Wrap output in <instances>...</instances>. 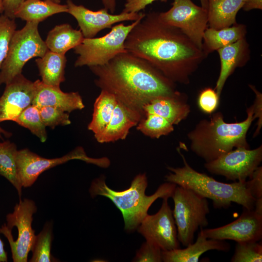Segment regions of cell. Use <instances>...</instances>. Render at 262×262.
Returning a JSON list of instances; mask_svg holds the SVG:
<instances>
[{
  "instance_id": "6da1fadb",
  "label": "cell",
  "mask_w": 262,
  "mask_h": 262,
  "mask_svg": "<svg viewBox=\"0 0 262 262\" xmlns=\"http://www.w3.org/2000/svg\"><path fill=\"white\" fill-rule=\"evenodd\" d=\"M127 51L149 63L175 83L187 84L207 57L180 29L162 22L158 12L147 14L128 34Z\"/></svg>"
},
{
  "instance_id": "7a4b0ae2",
  "label": "cell",
  "mask_w": 262,
  "mask_h": 262,
  "mask_svg": "<svg viewBox=\"0 0 262 262\" xmlns=\"http://www.w3.org/2000/svg\"><path fill=\"white\" fill-rule=\"evenodd\" d=\"M89 68L101 90L113 94L143 116L144 106L152 98L179 92L176 83L146 60L128 51L117 55L104 65Z\"/></svg>"
},
{
  "instance_id": "3957f363",
  "label": "cell",
  "mask_w": 262,
  "mask_h": 262,
  "mask_svg": "<svg viewBox=\"0 0 262 262\" xmlns=\"http://www.w3.org/2000/svg\"><path fill=\"white\" fill-rule=\"evenodd\" d=\"M246 113V119L240 122H226L220 112L213 113L209 120H201L187 134L191 150L209 162L234 147L250 148L246 134L255 119L252 105Z\"/></svg>"
},
{
  "instance_id": "277c9868",
  "label": "cell",
  "mask_w": 262,
  "mask_h": 262,
  "mask_svg": "<svg viewBox=\"0 0 262 262\" xmlns=\"http://www.w3.org/2000/svg\"><path fill=\"white\" fill-rule=\"evenodd\" d=\"M147 186L146 174H139L133 179L128 189L116 191L106 185L105 178L102 176L92 181L89 192L92 198L102 196L111 200L122 213L124 229L131 231L137 229L147 215L149 207L157 199L172 197L177 185L169 182L164 183L151 196L145 194Z\"/></svg>"
},
{
  "instance_id": "5b68a950",
  "label": "cell",
  "mask_w": 262,
  "mask_h": 262,
  "mask_svg": "<svg viewBox=\"0 0 262 262\" xmlns=\"http://www.w3.org/2000/svg\"><path fill=\"white\" fill-rule=\"evenodd\" d=\"M183 162L181 167L168 166L170 171L165 176L166 182L190 189L200 196L213 201L216 209H227L232 203L240 205L249 210L254 209L255 199L244 182L234 181L226 183L218 181L207 174L197 172L187 163L178 150Z\"/></svg>"
},
{
  "instance_id": "8992f818",
  "label": "cell",
  "mask_w": 262,
  "mask_h": 262,
  "mask_svg": "<svg viewBox=\"0 0 262 262\" xmlns=\"http://www.w3.org/2000/svg\"><path fill=\"white\" fill-rule=\"evenodd\" d=\"M38 24L37 22H26L22 29L14 33L0 69V85L8 83L22 74L29 60L42 57L49 50L39 34Z\"/></svg>"
},
{
  "instance_id": "52a82bcc",
  "label": "cell",
  "mask_w": 262,
  "mask_h": 262,
  "mask_svg": "<svg viewBox=\"0 0 262 262\" xmlns=\"http://www.w3.org/2000/svg\"><path fill=\"white\" fill-rule=\"evenodd\" d=\"M171 197L174 203L172 211L178 239L186 247L194 242L195 233L198 228L208 225L207 215L210 209L207 198L177 185Z\"/></svg>"
},
{
  "instance_id": "ba28073f",
  "label": "cell",
  "mask_w": 262,
  "mask_h": 262,
  "mask_svg": "<svg viewBox=\"0 0 262 262\" xmlns=\"http://www.w3.org/2000/svg\"><path fill=\"white\" fill-rule=\"evenodd\" d=\"M37 211L33 200L21 199L15 206L13 212L6 215V224L0 228V233L9 244L14 262H28L36 237L32 223Z\"/></svg>"
},
{
  "instance_id": "9c48e42d",
  "label": "cell",
  "mask_w": 262,
  "mask_h": 262,
  "mask_svg": "<svg viewBox=\"0 0 262 262\" xmlns=\"http://www.w3.org/2000/svg\"><path fill=\"white\" fill-rule=\"evenodd\" d=\"M142 19L128 25L122 23L114 25L110 32L100 37L84 38L82 42L73 49L75 53L78 55L75 66H103L117 55L127 52L124 46L125 40L131 29Z\"/></svg>"
},
{
  "instance_id": "30bf717a",
  "label": "cell",
  "mask_w": 262,
  "mask_h": 262,
  "mask_svg": "<svg viewBox=\"0 0 262 262\" xmlns=\"http://www.w3.org/2000/svg\"><path fill=\"white\" fill-rule=\"evenodd\" d=\"M158 16L164 23L180 29L202 49L203 35L208 28L207 9L192 0H174L169 10L158 12Z\"/></svg>"
},
{
  "instance_id": "8fae6325",
  "label": "cell",
  "mask_w": 262,
  "mask_h": 262,
  "mask_svg": "<svg viewBox=\"0 0 262 262\" xmlns=\"http://www.w3.org/2000/svg\"><path fill=\"white\" fill-rule=\"evenodd\" d=\"M262 161V145L253 149L240 147L206 162L204 167L211 173L224 176L227 180L244 182Z\"/></svg>"
},
{
  "instance_id": "7c38bea8",
  "label": "cell",
  "mask_w": 262,
  "mask_h": 262,
  "mask_svg": "<svg viewBox=\"0 0 262 262\" xmlns=\"http://www.w3.org/2000/svg\"><path fill=\"white\" fill-rule=\"evenodd\" d=\"M74 159L97 165L99 163V159L87 156L82 147H78L62 157L52 159L42 157L28 148L19 150L16 164L21 184L23 187H31L43 172Z\"/></svg>"
},
{
  "instance_id": "4fadbf2b",
  "label": "cell",
  "mask_w": 262,
  "mask_h": 262,
  "mask_svg": "<svg viewBox=\"0 0 262 262\" xmlns=\"http://www.w3.org/2000/svg\"><path fill=\"white\" fill-rule=\"evenodd\" d=\"M163 199L159 211L154 214H147L137 228L138 231L146 241L162 250L180 248L173 211L168 204V198Z\"/></svg>"
},
{
  "instance_id": "5bb4252c",
  "label": "cell",
  "mask_w": 262,
  "mask_h": 262,
  "mask_svg": "<svg viewBox=\"0 0 262 262\" xmlns=\"http://www.w3.org/2000/svg\"><path fill=\"white\" fill-rule=\"evenodd\" d=\"M67 13L77 21L84 38L94 37L98 33L106 28H111L116 23L124 21H136L143 18L142 13H124L113 15L105 8L94 11L82 5H77L71 0H67Z\"/></svg>"
},
{
  "instance_id": "9a60e30c",
  "label": "cell",
  "mask_w": 262,
  "mask_h": 262,
  "mask_svg": "<svg viewBox=\"0 0 262 262\" xmlns=\"http://www.w3.org/2000/svg\"><path fill=\"white\" fill-rule=\"evenodd\" d=\"M243 209L239 217L228 224L214 229L200 228L202 234L207 238L220 240L260 241L262 238V214L254 209Z\"/></svg>"
},
{
  "instance_id": "2e32d148",
  "label": "cell",
  "mask_w": 262,
  "mask_h": 262,
  "mask_svg": "<svg viewBox=\"0 0 262 262\" xmlns=\"http://www.w3.org/2000/svg\"><path fill=\"white\" fill-rule=\"evenodd\" d=\"M35 93L34 82L22 74L6 84L0 98V122L13 121L32 104Z\"/></svg>"
},
{
  "instance_id": "e0dca14e",
  "label": "cell",
  "mask_w": 262,
  "mask_h": 262,
  "mask_svg": "<svg viewBox=\"0 0 262 262\" xmlns=\"http://www.w3.org/2000/svg\"><path fill=\"white\" fill-rule=\"evenodd\" d=\"M34 83L35 93L32 104L38 108L49 106L70 113L84 108L82 99L77 92L66 93L60 87L46 84L39 80Z\"/></svg>"
},
{
  "instance_id": "ac0fdd59",
  "label": "cell",
  "mask_w": 262,
  "mask_h": 262,
  "mask_svg": "<svg viewBox=\"0 0 262 262\" xmlns=\"http://www.w3.org/2000/svg\"><path fill=\"white\" fill-rule=\"evenodd\" d=\"M142 117L141 113L117 100L110 122L101 133L94 136L95 138L100 143L124 140L131 129L137 126Z\"/></svg>"
},
{
  "instance_id": "d6986e66",
  "label": "cell",
  "mask_w": 262,
  "mask_h": 262,
  "mask_svg": "<svg viewBox=\"0 0 262 262\" xmlns=\"http://www.w3.org/2000/svg\"><path fill=\"white\" fill-rule=\"evenodd\" d=\"M143 116L146 114L160 115L173 125L185 119L190 112L186 95L179 92L169 96H161L150 100L143 108Z\"/></svg>"
},
{
  "instance_id": "ffe728a7",
  "label": "cell",
  "mask_w": 262,
  "mask_h": 262,
  "mask_svg": "<svg viewBox=\"0 0 262 262\" xmlns=\"http://www.w3.org/2000/svg\"><path fill=\"white\" fill-rule=\"evenodd\" d=\"M217 51L220 61V71L215 90L220 97L228 78L235 69L244 66L250 59L249 45L246 37L218 49Z\"/></svg>"
},
{
  "instance_id": "44dd1931",
  "label": "cell",
  "mask_w": 262,
  "mask_h": 262,
  "mask_svg": "<svg viewBox=\"0 0 262 262\" xmlns=\"http://www.w3.org/2000/svg\"><path fill=\"white\" fill-rule=\"evenodd\" d=\"M230 248L229 244L225 240L207 238L200 230L195 243L183 249L162 250V258L164 262H197L201 255L207 251L228 252Z\"/></svg>"
},
{
  "instance_id": "7402d4cb",
  "label": "cell",
  "mask_w": 262,
  "mask_h": 262,
  "mask_svg": "<svg viewBox=\"0 0 262 262\" xmlns=\"http://www.w3.org/2000/svg\"><path fill=\"white\" fill-rule=\"evenodd\" d=\"M246 0H208V25L220 29L236 24L237 14Z\"/></svg>"
},
{
  "instance_id": "603a6c76",
  "label": "cell",
  "mask_w": 262,
  "mask_h": 262,
  "mask_svg": "<svg viewBox=\"0 0 262 262\" xmlns=\"http://www.w3.org/2000/svg\"><path fill=\"white\" fill-rule=\"evenodd\" d=\"M246 27L236 23L220 29L207 28L203 34L202 49L207 56L209 53L246 37Z\"/></svg>"
},
{
  "instance_id": "cb8c5ba5",
  "label": "cell",
  "mask_w": 262,
  "mask_h": 262,
  "mask_svg": "<svg viewBox=\"0 0 262 262\" xmlns=\"http://www.w3.org/2000/svg\"><path fill=\"white\" fill-rule=\"evenodd\" d=\"M66 4H61L45 0H24L18 8L15 18L26 22H40L59 13H67Z\"/></svg>"
},
{
  "instance_id": "d4e9b609",
  "label": "cell",
  "mask_w": 262,
  "mask_h": 262,
  "mask_svg": "<svg viewBox=\"0 0 262 262\" xmlns=\"http://www.w3.org/2000/svg\"><path fill=\"white\" fill-rule=\"evenodd\" d=\"M84 39L80 30L67 23L56 25L48 33L45 41L48 49L61 54L80 44Z\"/></svg>"
},
{
  "instance_id": "484cf974",
  "label": "cell",
  "mask_w": 262,
  "mask_h": 262,
  "mask_svg": "<svg viewBox=\"0 0 262 262\" xmlns=\"http://www.w3.org/2000/svg\"><path fill=\"white\" fill-rule=\"evenodd\" d=\"M65 54H61L48 50L42 57L35 60V62L45 84L60 87L65 81V67L66 63Z\"/></svg>"
},
{
  "instance_id": "4316f807",
  "label": "cell",
  "mask_w": 262,
  "mask_h": 262,
  "mask_svg": "<svg viewBox=\"0 0 262 262\" xmlns=\"http://www.w3.org/2000/svg\"><path fill=\"white\" fill-rule=\"evenodd\" d=\"M117 100L112 94L101 90L94 104L92 118L88 126L94 136L101 133L110 122Z\"/></svg>"
},
{
  "instance_id": "83f0119b",
  "label": "cell",
  "mask_w": 262,
  "mask_h": 262,
  "mask_svg": "<svg viewBox=\"0 0 262 262\" xmlns=\"http://www.w3.org/2000/svg\"><path fill=\"white\" fill-rule=\"evenodd\" d=\"M17 151L15 143L8 140L0 142V175L7 179L16 188L20 200L21 199L23 187L17 172Z\"/></svg>"
},
{
  "instance_id": "f1b7e54d",
  "label": "cell",
  "mask_w": 262,
  "mask_h": 262,
  "mask_svg": "<svg viewBox=\"0 0 262 262\" xmlns=\"http://www.w3.org/2000/svg\"><path fill=\"white\" fill-rule=\"evenodd\" d=\"M53 238V222L47 221L40 233L36 235L31 251L32 256L30 262H55L51 254Z\"/></svg>"
},
{
  "instance_id": "f546056e",
  "label": "cell",
  "mask_w": 262,
  "mask_h": 262,
  "mask_svg": "<svg viewBox=\"0 0 262 262\" xmlns=\"http://www.w3.org/2000/svg\"><path fill=\"white\" fill-rule=\"evenodd\" d=\"M136 126L145 135L157 139L168 135L174 130V125L167 119L151 114H145Z\"/></svg>"
},
{
  "instance_id": "4dcf8cb0",
  "label": "cell",
  "mask_w": 262,
  "mask_h": 262,
  "mask_svg": "<svg viewBox=\"0 0 262 262\" xmlns=\"http://www.w3.org/2000/svg\"><path fill=\"white\" fill-rule=\"evenodd\" d=\"M15 122L25 128L37 136L42 143L47 139L46 127L44 124L39 108L31 105L25 109L15 119Z\"/></svg>"
},
{
  "instance_id": "1f68e13d",
  "label": "cell",
  "mask_w": 262,
  "mask_h": 262,
  "mask_svg": "<svg viewBox=\"0 0 262 262\" xmlns=\"http://www.w3.org/2000/svg\"><path fill=\"white\" fill-rule=\"evenodd\" d=\"M230 262H262V243L255 241L237 242Z\"/></svg>"
},
{
  "instance_id": "d6a6232c",
  "label": "cell",
  "mask_w": 262,
  "mask_h": 262,
  "mask_svg": "<svg viewBox=\"0 0 262 262\" xmlns=\"http://www.w3.org/2000/svg\"><path fill=\"white\" fill-rule=\"evenodd\" d=\"M39 110L46 127L54 129L57 126H66L71 123L69 114L59 108L47 106L39 108Z\"/></svg>"
},
{
  "instance_id": "836d02e7",
  "label": "cell",
  "mask_w": 262,
  "mask_h": 262,
  "mask_svg": "<svg viewBox=\"0 0 262 262\" xmlns=\"http://www.w3.org/2000/svg\"><path fill=\"white\" fill-rule=\"evenodd\" d=\"M14 19L2 15L0 16V69L8 50L12 36L16 30Z\"/></svg>"
},
{
  "instance_id": "e575fe53",
  "label": "cell",
  "mask_w": 262,
  "mask_h": 262,
  "mask_svg": "<svg viewBox=\"0 0 262 262\" xmlns=\"http://www.w3.org/2000/svg\"><path fill=\"white\" fill-rule=\"evenodd\" d=\"M219 97L215 89L206 87L199 93L197 104L199 109L206 114H212L217 109L219 104Z\"/></svg>"
},
{
  "instance_id": "d590c367",
  "label": "cell",
  "mask_w": 262,
  "mask_h": 262,
  "mask_svg": "<svg viewBox=\"0 0 262 262\" xmlns=\"http://www.w3.org/2000/svg\"><path fill=\"white\" fill-rule=\"evenodd\" d=\"M132 262H162V250L153 243L146 241L137 252Z\"/></svg>"
},
{
  "instance_id": "8d00e7d4",
  "label": "cell",
  "mask_w": 262,
  "mask_h": 262,
  "mask_svg": "<svg viewBox=\"0 0 262 262\" xmlns=\"http://www.w3.org/2000/svg\"><path fill=\"white\" fill-rule=\"evenodd\" d=\"M246 185L255 199L262 198V167L259 166L253 172Z\"/></svg>"
},
{
  "instance_id": "74e56055",
  "label": "cell",
  "mask_w": 262,
  "mask_h": 262,
  "mask_svg": "<svg viewBox=\"0 0 262 262\" xmlns=\"http://www.w3.org/2000/svg\"><path fill=\"white\" fill-rule=\"evenodd\" d=\"M249 86L255 94V99L252 106L254 117L258 118L257 128L254 133V137H256L259 134L262 125V95L254 85L249 84Z\"/></svg>"
},
{
  "instance_id": "f35d334b",
  "label": "cell",
  "mask_w": 262,
  "mask_h": 262,
  "mask_svg": "<svg viewBox=\"0 0 262 262\" xmlns=\"http://www.w3.org/2000/svg\"><path fill=\"white\" fill-rule=\"evenodd\" d=\"M156 0L165 2L167 0H127L122 12L138 13Z\"/></svg>"
},
{
  "instance_id": "ab89813d",
  "label": "cell",
  "mask_w": 262,
  "mask_h": 262,
  "mask_svg": "<svg viewBox=\"0 0 262 262\" xmlns=\"http://www.w3.org/2000/svg\"><path fill=\"white\" fill-rule=\"evenodd\" d=\"M3 1L4 15L10 18L15 19V14L19 6L24 0H3Z\"/></svg>"
},
{
  "instance_id": "60d3db41",
  "label": "cell",
  "mask_w": 262,
  "mask_h": 262,
  "mask_svg": "<svg viewBox=\"0 0 262 262\" xmlns=\"http://www.w3.org/2000/svg\"><path fill=\"white\" fill-rule=\"evenodd\" d=\"M245 11L253 9H262V0H246L242 8Z\"/></svg>"
},
{
  "instance_id": "b9f144b4",
  "label": "cell",
  "mask_w": 262,
  "mask_h": 262,
  "mask_svg": "<svg viewBox=\"0 0 262 262\" xmlns=\"http://www.w3.org/2000/svg\"><path fill=\"white\" fill-rule=\"evenodd\" d=\"M104 8L114 14L116 8V0H101Z\"/></svg>"
},
{
  "instance_id": "7bdbcfd3",
  "label": "cell",
  "mask_w": 262,
  "mask_h": 262,
  "mask_svg": "<svg viewBox=\"0 0 262 262\" xmlns=\"http://www.w3.org/2000/svg\"><path fill=\"white\" fill-rule=\"evenodd\" d=\"M7 260V253L4 249V244L0 238V262H6Z\"/></svg>"
},
{
  "instance_id": "ee69618b",
  "label": "cell",
  "mask_w": 262,
  "mask_h": 262,
  "mask_svg": "<svg viewBox=\"0 0 262 262\" xmlns=\"http://www.w3.org/2000/svg\"><path fill=\"white\" fill-rule=\"evenodd\" d=\"M254 209L257 213L262 214V198L255 200Z\"/></svg>"
},
{
  "instance_id": "f6af8a7d",
  "label": "cell",
  "mask_w": 262,
  "mask_h": 262,
  "mask_svg": "<svg viewBox=\"0 0 262 262\" xmlns=\"http://www.w3.org/2000/svg\"><path fill=\"white\" fill-rule=\"evenodd\" d=\"M11 133L5 130H3L1 127L0 126V138H2V135H4V136L6 137H9L11 136Z\"/></svg>"
},
{
  "instance_id": "bcb514c9",
  "label": "cell",
  "mask_w": 262,
  "mask_h": 262,
  "mask_svg": "<svg viewBox=\"0 0 262 262\" xmlns=\"http://www.w3.org/2000/svg\"><path fill=\"white\" fill-rule=\"evenodd\" d=\"M201 6L205 9H208V0H199Z\"/></svg>"
},
{
  "instance_id": "7dc6e473",
  "label": "cell",
  "mask_w": 262,
  "mask_h": 262,
  "mask_svg": "<svg viewBox=\"0 0 262 262\" xmlns=\"http://www.w3.org/2000/svg\"><path fill=\"white\" fill-rule=\"evenodd\" d=\"M4 12V4L3 0H0V13Z\"/></svg>"
},
{
  "instance_id": "c3c4849f",
  "label": "cell",
  "mask_w": 262,
  "mask_h": 262,
  "mask_svg": "<svg viewBox=\"0 0 262 262\" xmlns=\"http://www.w3.org/2000/svg\"><path fill=\"white\" fill-rule=\"evenodd\" d=\"M48 0L50 1L55 3H61V0Z\"/></svg>"
}]
</instances>
